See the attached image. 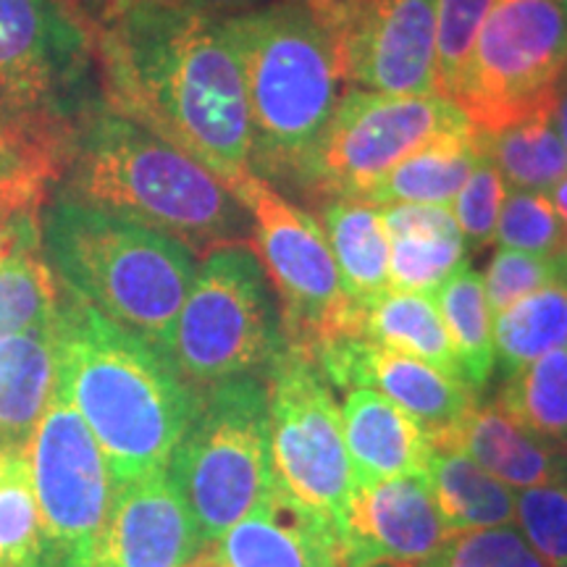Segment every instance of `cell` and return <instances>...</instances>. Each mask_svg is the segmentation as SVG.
Listing matches in <instances>:
<instances>
[{"instance_id": "cell-11", "label": "cell", "mask_w": 567, "mask_h": 567, "mask_svg": "<svg viewBox=\"0 0 567 567\" xmlns=\"http://www.w3.org/2000/svg\"><path fill=\"white\" fill-rule=\"evenodd\" d=\"M264 384L276 486L337 534L354 484L334 389L316 360L287 344Z\"/></svg>"}, {"instance_id": "cell-8", "label": "cell", "mask_w": 567, "mask_h": 567, "mask_svg": "<svg viewBox=\"0 0 567 567\" xmlns=\"http://www.w3.org/2000/svg\"><path fill=\"white\" fill-rule=\"evenodd\" d=\"M271 281L250 247L200 258L176 318L168 360L193 392L268 371L284 350Z\"/></svg>"}, {"instance_id": "cell-44", "label": "cell", "mask_w": 567, "mask_h": 567, "mask_svg": "<svg viewBox=\"0 0 567 567\" xmlns=\"http://www.w3.org/2000/svg\"><path fill=\"white\" fill-rule=\"evenodd\" d=\"M187 567H216V565H213V563H208V559H205L203 555H197V557L193 559V563H189Z\"/></svg>"}, {"instance_id": "cell-48", "label": "cell", "mask_w": 567, "mask_h": 567, "mask_svg": "<svg viewBox=\"0 0 567 567\" xmlns=\"http://www.w3.org/2000/svg\"><path fill=\"white\" fill-rule=\"evenodd\" d=\"M563 266H565V274H567V250H565V255H563Z\"/></svg>"}, {"instance_id": "cell-45", "label": "cell", "mask_w": 567, "mask_h": 567, "mask_svg": "<svg viewBox=\"0 0 567 567\" xmlns=\"http://www.w3.org/2000/svg\"><path fill=\"white\" fill-rule=\"evenodd\" d=\"M559 446H563V460H565V471H567V439Z\"/></svg>"}, {"instance_id": "cell-42", "label": "cell", "mask_w": 567, "mask_h": 567, "mask_svg": "<svg viewBox=\"0 0 567 567\" xmlns=\"http://www.w3.org/2000/svg\"><path fill=\"white\" fill-rule=\"evenodd\" d=\"M555 122L559 130V137H563V147H565V158H567V76L559 84L557 97H555Z\"/></svg>"}, {"instance_id": "cell-39", "label": "cell", "mask_w": 567, "mask_h": 567, "mask_svg": "<svg viewBox=\"0 0 567 567\" xmlns=\"http://www.w3.org/2000/svg\"><path fill=\"white\" fill-rule=\"evenodd\" d=\"M51 184H59V176L51 168L17 151L11 142L0 140V208L9 216L21 210H42Z\"/></svg>"}, {"instance_id": "cell-38", "label": "cell", "mask_w": 567, "mask_h": 567, "mask_svg": "<svg viewBox=\"0 0 567 567\" xmlns=\"http://www.w3.org/2000/svg\"><path fill=\"white\" fill-rule=\"evenodd\" d=\"M505 193L507 184L502 179L499 168L481 151L478 166L473 168V174L467 176L463 189H460L450 205L465 245L471 243L473 247H484L494 243V231L496 221H499L502 203H505Z\"/></svg>"}, {"instance_id": "cell-46", "label": "cell", "mask_w": 567, "mask_h": 567, "mask_svg": "<svg viewBox=\"0 0 567 567\" xmlns=\"http://www.w3.org/2000/svg\"><path fill=\"white\" fill-rule=\"evenodd\" d=\"M557 6L565 11V17H567V0H557Z\"/></svg>"}, {"instance_id": "cell-3", "label": "cell", "mask_w": 567, "mask_h": 567, "mask_svg": "<svg viewBox=\"0 0 567 567\" xmlns=\"http://www.w3.org/2000/svg\"><path fill=\"white\" fill-rule=\"evenodd\" d=\"M55 339V386L101 444L116 486L166 471L197 405L172 360L63 287Z\"/></svg>"}, {"instance_id": "cell-26", "label": "cell", "mask_w": 567, "mask_h": 567, "mask_svg": "<svg viewBox=\"0 0 567 567\" xmlns=\"http://www.w3.org/2000/svg\"><path fill=\"white\" fill-rule=\"evenodd\" d=\"M425 484L452 534L515 526V488L496 481L463 452H436Z\"/></svg>"}, {"instance_id": "cell-24", "label": "cell", "mask_w": 567, "mask_h": 567, "mask_svg": "<svg viewBox=\"0 0 567 567\" xmlns=\"http://www.w3.org/2000/svg\"><path fill=\"white\" fill-rule=\"evenodd\" d=\"M481 161L478 132L450 134L408 155L381 179L365 200L375 205H444L450 208Z\"/></svg>"}, {"instance_id": "cell-32", "label": "cell", "mask_w": 567, "mask_h": 567, "mask_svg": "<svg viewBox=\"0 0 567 567\" xmlns=\"http://www.w3.org/2000/svg\"><path fill=\"white\" fill-rule=\"evenodd\" d=\"M465 260L460 231H413L389 237V287L434 295V289Z\"/></svg>"}, {"instance_id": "cell-5", "label": "cell", "mask_w": 567, "mask_h": 567, "mask_svg": "<svg viewBox=\"0 0 567 567\" xmlns=\"http://www.w3.org/2000/svg\"><path fill=\"white\" fill-rule=\"evenodd\" d=\"M40 243L66 292L168 358L197 260L166 234L53 193L40 210Z\"/></svg>"}, {"instance_id": "cell-12", "label": "cell", "mask_w": 567, "mask_h": 567, "mask_svg": "<svg viewBox=\"0 0 567 567\" xmlns=\"http://www.w3.org/2000/svg\"><path fill=\"white\" fill-rule=\"evenodd\" d=\"M27 452L42 528L40 567H92L116 481L101 444L59 386Z\"/></svg>"}, {"instance_id": "cell-19", "label": "cell", "mask_w": 567, "mask_h": 567, "mask_svg": "<svg viewBox=\"0 0 567 567\" xmlns=\"http://www.w3.org/2000/svg\"><path fill=\"white\" fill-rule=\"evenodd\" d=\"M342 425L354 486L425 478L436 455L421 425L375 389H347Z\"/></svg>"}, {"instance_id": "cell-25", "label": "cell", "mask_w": 567, "mask_h": 567, "mask_svg": "<svg viewBox=\"0 0 567 567\" xmlns=\"http://www.w3.org/2000/svg\"><path fill=\"white\" fill-rule=\"evenodd\" d=\"M363 339L423 360L436 371L463 381L460 360L439 316L434 295L384 289L365 305Z\"/></svg>"}, {"instance_id": "cell-41", "label": "cell", "mask_w": 567, "mask_h": 567, "mask_svg": "<svg viewBox=\"0 0 567 567\" xmlns=\"http://www.w3.org/2000/svg\"><path fill=\"white\" fill-rule=\"evenodd\" d=\"M76 3L82 6L92 24L101 27L105 19H111L113 13L118 11V6H122L124 0H76Z\"/></svg>"}, {"instance_id": "cell-14", "label": "cell", "mask_w": 567, "mask_h": 567, "mask_svg": "<svg viewBox=\"0 0 567 567\" xmlns=\"http://www.w3.org/2000/svg\"><path fill=\"white\" fill-rule=\"evenodd\" d=\"M337 40L344 84L439 95L436 0H316Z\"/></svg>"}, {"instance_id": "cell-2", "label": "cell", "mask_w": 567, "mask_h": 567, "mask_svg": "<svg viewBox=\"0 0 567 567\" xmlns=\"http://www.w3.org/2000/svg\"><path fill=\"white\" fill-rule=\"evenodd\" d=\"M55 193L166 234L195 258L252 250L239 197L193 155L105 103L71 134Z\"/></svg>"}, {"instance_id": "cell-17", "label": "cell", "mask_w": 567, "mask_h": 567, "mask_svg": "<svg viewBox=\"0 0 567 567\" xmlns=\"http://www.w3.org/2000/svg\"><path fill=\"white\" fill-rule=\"evenodd\" d=\"M203 538L168 471L116 486L92 567H187Z\"/></svg>"}, {"instance_id": "cell-27", "label": "cell", "mask_w": 567, "mask_h": 567, "mask_svg": "<svg viewBox=\"0 0 567 567\" xmlns=\"http://www.w3.org/2000/svg\"><path fill=\"white\" fill-rule=\"evenodd\" d=\"M434 302L455 347L463 381L473 392H481L496 368L494 316L486 302L484 279L463 260L434 289Z\"/></svg>"}, {"instance_id": "cell-1", "label": "cell", "mask_w": 567, "mask_h": 567, "mask_svg": "<svg viewBox=\"0 0 567 567\" xmlns=\"http://www.w3.org/2000/svg\"><path fill=\"white\" fill-rule=\"evenodd\" d=\"M103 101L179 147L226 187L252 168L245 76L216 19L124 0L97 27Z\"/></svg>"}, {"instance_id": "cell-40", "label": "cell", "mask_w": 567, "mask_h": 567, "mask_svg": "<svg viewBox=\"0 0 567 567\" xmlns=\"http://www.w3.org/2000/svg\"><path fill=\"white\" fill-rule=\"evenodd\" d=\"M151 3L168 6V9L193 11V13H200V17L221 21L229 17H239V13L245 11L260 9V6L271 3V0H151Z\"/></svg>"}, {"instance_id": "cell-37", "label": "cell", "mask_w": 567, "mask_h": 567, "mask_svg": "<svg viewBox=\"0 0 567 567\" xmlns=\"http://www.w3.org/2000/svg\"><path fill=\"white\" fill-rule=\"evenodd\" d=\"M559 271H563V258H547V255L499 247L484 276L488 310H492L494 318L505 313L523 297L534 295L544 284L557 279Z\"/></svg>"}, {"instance_id": "cell-43", "label": "cell", "mask_w": 567, "mask_h": 567, "mask_svg": "<svg viewBox=\"0 0 567 567\" xmlns=\"http://www.w3.org/2000/svg\"><path fill=\"white\" fill-rule=\"evenodd\" d=\"M549 200H551V205H555V210H557V216L563 218L565 221V226H567V174L563 176V179H559L555 187L549 189Z\"/></svg>"}, {"instance_id": "cell-10", "label": "cell", "mask_w": 567, "mask_h": 567, "mask_svg": "<svg viewBox=\"0 0 567 567\" xmlns=\"http://www.w3.org/2000/svg\"><path fill=\"white\" fill-rule=\"evenodd\" d=\"M567 76V17L557 0H494L455 105L492 134L555 103Z\"/></svg>"}, {"instance_id": "cell-18", "label": "cell", "mask_w": 567, "mask_h": 567, "mask_svg": "<svg viewBox=\"0 0 567 567\" xmlns=\"http://www.w3.org/2000/svg\"><path fill=\"white\" fill-rule=\"evenodd\" d=\"M200 555L216 567H342L334 530L279 486Z\"/></svg>"}, {"instance_id": "cell-31", "label": "cell", "mask_w": 567, "mask_h": 567, "mask_svg": "<svg viewBox=\"0 0 567 567\" xmlns=\"http://www.w3.org/2000/svg\"><path fill=\"white\" fill-rule=\"evenodd\" d=\"M42 528L30 452L0 446V567H40Z\"/></svg>"}, {"instance_id": "cell-49", "label": "cell", "mask_w": 567, "mask_h": 567, "mask_svg": "<svg viewBox=\"0 0 567 567\" xmlns=\"http://www.w3.org/2000/svg\"><path fill=\"white\" fill-rule=\"evenodd\" d=\"M0 140H6V137H3V130H0ZM6 142H9V140H6Z\"/></svg>"}, {"instance_id": "cell-21", "label": "cell", "mask_w": 567, "mask_h": 567, "mask_svg": "<svg viewBox=\"0 0 567 567\" xmlns=\"http://www.w3.org/2000/svg\"><path fill=\"white\" fill-rule=\"evenodd\" d=\"M59 375L55 316L0 339V446L27 450Z\"/></svg>"}, {"instance_id": "cell-15", "label": "cell", "mask_w": 567, "mask_h": 567, "mask_svg": "<svg viewBox=\"0 0 567 567\" xmlns=\"http://www.w3.org/2000/svg\"><path fill=\"white\" fill-rule=\"evenodd\" d=\"M450 538L425 478L354 486L337 526L342 567H431Z\"/></svg>"}, {"instance_id": "cell-20", "label": "cell", "mask_w": 567, "mask_h": 567, "mask_svg": "<svg viewBox=\"0 0 567 567\" xmlns=\"http://www.w3.org/2000/svg\"><path fill=\"white\" fill-rule=\"evenodd\" d=\"M434 450L463 452L515 492L567 481L563 446L530 434L496 402L492 405L478 402L450 434L434 442Z\"/></svg>"}, {"instance_id": "cell-7", "label": "cell", "mask_w": 567, "mask_h": 567, "mask_svg": "<svg viewBox=\"0 0 567 567\" xmlns=\"http://www.w3.org/2000/svg\"><path fill=\"white\" fill-rule=\"evenodd\" d=\"M166 471L195 517L203 547L264 505L276 486L266 384L250 375L197 392Z\"/></svg>"}, {"instance_id": "cell-9", "label": "cell", "mask_w": 567, "mask_h": 567, "mask_svg": "<svg viewBox=\"0 0 567 567\" xmlns=\"http://www.w3.org/2000/svg\"><path fill=\"white\" fill-rule=\"evenodd\" d=\"M229 189L250 213L252 252L279 300L287 347L316 360L326 347L363 339L365 308L347 297L321 224L258 174Z\"/></svg>"}, {"instance_id": "cell-29", "label": "cell", "mask_w": 567, "mask_h": 567, "mask_svg": "<svg viewBox=\"0 0 567 567\" xmlns=\"http://www.w3.org/2000/svg\"><path fill=\"white\" fill-rule=\"evenodd\" d=\"M567 350V274L523 297L513 308L494 318V352L502 373Z\"/></svg>"}, {"instance_id": "cell-33", "label": "cell", "mask_w": 567, "mask_h": 567, "mask_svg": "<svg viewBox=\"0 0 567 567\" xmlns=\"http://www.w3.org/2000/svg\"><path fill=\"white\" fill-rule=\"evenodd\" d=\"M494 243L513 250L563 258L567 250V226L557 216L547 193L507 189L496 221Z\"/></svg>"}, {"instance_id": "cell-47", "label": "cell", "mask_w": 567, "mask_h": 567, "mask_svg": "<svg viewBox=\"0 0 567 567\" xmlns=\"http://www.w3.org/2000/svg\"><path fill=\"white\" fill-rule=\"evenodd\" d=\"M6 218H9V213H6L3 208H0V224H3V221H6Z\"/></svg>"}, {"instance_id": "cell-22", "label": "cell", "mask_w": 567, "mask_h": 567, "mask_svg": "<svg viewBox=\"0 0 567 567\" xmlns=\"http://www.w3.org/2000/svg\"><path fill=\"white\" fill-rule=\"evenodd\" d=\"M61 284L40 243V210H21L0 224V339L51 321Z\"/></svg>"}, {"instance_id": "cell-28", "label": "cell", "mask_w": 567, "mask_h": 567, "mask_svg": "<svg viewBox=\"0 0 567 567\" xmlns=\"http://www.w3.org/2000/svg\"><path fill=\"white\" fill-rule=\"evenodd\" d=\"M478 142L509 189L549 193L567 174L563 137L555 122V103L499 132H478Z\"/></svg>"}, {"instance_id": "cell-30", "label": "cell", "mask_w": 567, "mask_h": 567, "mask_svg": "<svg viewBox=\"0 0 567 567\" xmlns=\"http://www.w3.org/2000/svg\"><path fill=\"white\" fill-rule=\"evenodd\" d=\"M494 402L530 434L563 444L567 439V350L505 373Z\"/></svg>"}, {"instance_id": "cell-6", "label": "cell", "mask_w": 567, "mask_h": 567, "mask_svg": "<svg viewBox=\"0 0 567 567\" xmlns=\"http://www.w3.org/2000/svg\"><path fill=\"white\" fill-rule=\"evenodd\" d=\"M97 95V27L76 0H0V130L17 151L61 176Z\"/></svg>"}, {"instance_id": "cell-35", "label": "cell", "mask_w": 567, "mask_h": 567, "mask_svg": "<svg viewBox=\"0 0 567 567\" xmlns=\"http://www.w3.org/2000/svg\"><path fill=\"white\" fill-rule=\"evenodd\" d=\"M515 526L547 567H567V481L515 492Z\"/></svg>"}, {"instance_id": "cell-13", "label": "cell", "mask_w": 567, "mask_h": 567, "mask_svg": "<svg viewBox=\"0 0 567 567\" xmlns=\"http://www.w3.org/2000/svg\"><path fill=\"white\" fill-rule=\"evenodd\" d=\"M463 132H473V124L455 103L439 95L347 87L318 147L313 203L365 197L408 155Z\"/></svg>"}, {"instance_id": "cell-36", "label": "cell", "mask_w": 567, "mask_h": 567, "mask_svg": "<svg viewBox=\"0 0 567 567\" xmlns=\"http://www.w3.org/2000/svg\"><path fill=\"white\" fill-rule=\"evenodd\" d=\"M431 567H547L517 526L476 528L452 534Z\"/></svg>"}, {"instance_id": "cell-4", "label": "cell", "mask_w": 567, "mask_h": 567, "mask_svg": "<svg viewBox=\"0 0 567 567\" xmlns=\"http://www.w3.org/2000/svg\"><path fill=\"white\" fill-rule=\"evenodd\" d=\"M221 24L243 66L255 174L313 200L318 147L344 90L337 40L321 6L271 0Z\"/></svg>"}, {"instance_id": "cell-23", "label": "cell", "mask_w": 567, "mask_h": 567, "mask_svg": "<svg viewBox=\"0 0 567 567\" xmlns=\"http://www.w3.org/2000/svg\"><path fill=\"white\" fill-rule=\"evenodd\" d=\"M318 208L344 292L365 308L389 289V231L381 208L365 197H331Z\"/></svg>"}, {"instance_id": "cell-34", "label": "cell", "mask_w": 567, "mask_h": 567, "mask_svg": "<svg viewBox=\"0 0 567 567\" xmlns=\"http://www.w3.org/2000/svg\"><path fill=\"white\" fill-rule=\"evenodd\" d=\"M494 0H436V90L455 103Z\"/></svg>"}, {"instance_id": "cell-16", "label": "cell", "mask_w": 567, "mask_h": 567, "mask_svg": "<svg viewBox=\"0 0 567 567\" xmlns=\"http://www.w3.org/2000/svg\"><path fill=\"white\" fill-rule=\"evenodd\" d=\"M316 363L331 386L344 392L368 386L384 394L421 425L431 444L450 434L478 405V392L465 381L368 339H347L326 347Z\"/></svg>"}]
</instances>
